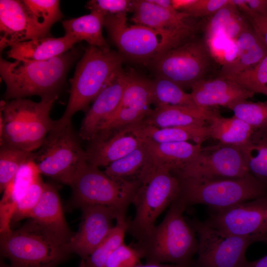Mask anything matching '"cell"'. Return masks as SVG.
<instances>
[{
    "instance_id": "obj_1",
    "label": "cell",
    "mask_w": 267,
    "mask_h": 267,
    "mask_svg": "<svg viewBox=\"0 0 267 267\" xmlns=\"http://www.w3.org/2000/svg\"><path fill=\"white\" fill-rule=\"evenodd\" d=\"M186 208L178 196L162 222L131 245L145 263L192 265L198 242L194 229L183 216Z\"/></svg>"
},
{
    "instance_id": "obj_2",
    "label": "cell",
    "mask_w": 267,
    "mask_h": 267,
    "mask_svg": "<svg viewBox=\"0 0 267 267\" xmlns=\"http://www.w3.org/2000/svg\"><path fill=\"white\" fill-rule=\"evenodd\" d=\"M80 55L72 48L52 59L37 62L0 59V74L6 86L5 100L26 98L33 95L41 98L58 96L67 72Z\"/></svg>"
},
{
    "instance_id": "obj_3",
    "label": "cell",
    "mask_w": 267,
    "mask_h": 267,
    "mask_svg": "<svg viewBox=\"0 0 267 267\" xmlns=\"http://www.w3.org/2000/svg\"><path fill=\"white\" fill-rule=\"evenodd\" d=\"M58 96L39 102L27 98L0 101V144L29 152L39 148L54 127L50 111Z\"/></svg>"
},
{
    "instance_id": "obj_4",
    "label": "cell",
    "mask_w": 267,
    "mask_h": 267,
    "mask_svg": "<svg viewBox=\"0 0 267 267\" xmlns=\"http://www.w3.org/2000/svg\"><path fill=\"white\" fill-rule=\"evenodd\" d=\"M126 13L105 15L104 27L123 58L150 65L167 50L194 36L197 29L163 31L127 24Z\"/></svg>"
},
{
    "instance_id": "obj_5",
    "label": "cell",
    "mask_w": 267,
    "mask_h": 267,
    "mask_svg": "<svg viewBox=\"0 0 267 267\" xmlns=\"http://www.w3.org/2000/svg\"><path fill=\"white\" fill-rule=\"evenodd\" d=\"M123 57L109 49L89 46L78 61L73 77L68 104L61 117L56 120L60 126L71 123L72 116L87 111L111 79L121 69Z\"/></svg>"
},
{
    "instance_id": "obj_6",
    "label": "cell",
    "mask_w": 267,
    "mask_h": 267,
    "mask_svg": "<svg viewBox=\"0 0 267 267\" xmlns=\"http://www.w3.org/2000/svg\"><path fill=\"white\" fill-rule=\"evenodd\" d=\"M66 245L31 219L17 229L0 233V253L11 267H56L69 254Z\"/></svg>"
},
{
    "instance_id": "obj_7",
    "label": "cell",
    "mask_w": 267,
    "mask_h": 267,
    "mask_svg": "<svg viewBox=\"0 0 267 267\" xmlns=\"http://www.w3.org/2000/svg\"><path fill=\"white\" fill-rule=\"evenodd\" d=\"M179 180L178 197L187 208L203 204L210 209H223L267 194V185L250 173L237 178Z\"/></svg>"
},
{
    "instance_id": "obj_8",
    "label": "cell",
    "mask_w": 267,
    "mask_h": 267,
    "mask_svg": "<svg viewBox=\"0 0 267 267\" xmlns=\"http://www.w3.org/2000/svg\"><path fill=\"white\" fill-rule=\"evenodd\" d=\"M140 184L137 181L114 180L85 159L79 164L69 185L72 190V205L80 208L88 205L107 206L126 217Z\"/></svg>"
},
{
    "instance_id": "obj_9",
    "label": "cell",
    "mask_w": 267,
    "mask_h": 267,
    "mask_svg": "<svg viewBox=\"0 0 267 267\" xmlns=\"http://www.w3.org/2000/svg\"><path fill=\"white\" fill-rule=\"evenodd\" d=\"M179 179L170 171L153 169L141 181L132 204L134 219L128 221L127 232L138 240L155 225L159 215L178 196Z\"/></svg>"
},
{
    "instance_id": "obj_10",
    "label": "cell",
    "mask_w": 267,
    "mask_h": 267,
    "mask_svg": "<svg viewBox=\"0 0 267 267\" xmlns=\"http://www.w3.org/2000/svg\"><path fill=\"white\" fill-rule=\"evenodd\" d=\"M216 63L204 38L193 36L165 51L150 65L156 76L168 79L183 89L209 79Z\"/></svg>"
},
{
    "instance_id": "obj_11",
    "label": "cell",
    "mask_w": 267,
    "mask_h": 267,
    "mask_svg": "<svg viewBox=\"0 0 267 267\" xmlns=\"http://www.w3.org/2000/svg\"><path fill=\"white\" fill-rule=\"evenodd\" d=\"M33 154L41 175L68 185L80 162L87 159L71 123L60 126L56 120L54 127Z\"/></svg>"
},
{
    "instance_id": "obj_12",
    "label": "cell",
    "mask_w": 267,
    "mask_h": 267,
    "mask_svg": "<svg viewBox=\"0 0 267 267\" xmlns=\"http://www.w3.org/2000/svg\"><path fill=\"white\" fill-rule=\"evenodd\" d=\"M188 222L198 242L197 257L191 267H240L247 260L250 241L222 232L196 217Z\"/></svg>"
},
{
    "instance_id": "obj_13",
    "label": "cell",
    "mask_w": 267,
    "mask_h": 267,
    "mask_svg": "<svg viewBox=\"0 0 267 267\" xmlns=\"http://www.w3.org/2000/svg\"><path fill=\"white\" fill-rule=\"evenodd\" d=\"M222 232L267 244V194L234 206L209 209L204 221Z\"/></svg>"
},
{
    "instance_id": "obj_14",
    "label": "cell",
    "mask_w": 267,
    "mask_h": 267,
    "mask_svg": "<svg viewBox=\"0 0 267 267\" xmlns=\"http://www.w3.org/2000/svg\"><path fill=\"white\" fill-rule=\"evenodd\" d=\"M248 173L239 147L219 143L202 147L192 161L173 174L178 179H218L241 178Z\"/></svg>"
},
{
    "instance_id": "obj_15",
    "label": "cell",
    "mask_w": 267,
    "mask_h": 267,
    "mask_svg": "<svg viewBox=\"0 0 267 267\" xmlns=\"http://www.w3.org/2000/svg\"><path fill=\"white\" fill-rule=\"evenodd\" d=\"M151 104V80L133 72L127 73L120 104L112 117L100 128L96 135L107 134L139 125L152 110Z\"/></svg>"
},
{
    "instance_id": "obj_16",
    "label": "cell",
    "mask_w": 267,
    "mask_h": 267,
    "mask_svg": "<svg viewBox=\"0 0 267 267\" xmlns=\"http://www.w3.org/2000/svg\"><path fill=\"white\" fill-rule=\"evenodd\" d=\"M82 222L78 232L66 245L69 254L76 253L85 260L105 239L114 225V220L122 216L114 208L105 205L81 208Z\"/></svg>"
},
{
    "instance_id": "obj_17",
    "label": "cell",
    "mask_w": 267,
    "mask_h": 267,
    "mask_svg": "<svg viewBox=\"0 0 267 267\" xmlns=\"http://www.w3.org/2000/svg\"><path fill=\"white\" fill-rule=\"evenodd\" d=\"M126 80L127 73L121 69L100 91L82 121L80 138L89 141L112 117L120 104Z\"/></svg>"
},
{
    "instance_id": "obj_18",
    "label": "cell",
    "mask_w": 267,
    "mask_h": 267,
    "mask_svg": "<svg viewBox=\"0 0 267 267\" xmlns=\"http://www.w3.org/2000/svg\"><path fill=\"white\" fill-rule=\"evenodd\" d=\"M0 51L16 43L48 37L27 12L22 0H0Z\"/></svg>"
},
{
    "instance_id": "obj_19",
    "label": "cell",
    "mask_w": 267,
    "mask_h": 267,
    "mask_svg": "<svg viewBox=\"0 0 267 267\" xmlns=\"http://www.w3.org/2000/svg\"><path fill=\"white\" fill-rule=\"evenodd\" d=\"M142 138L132 128L107 134H97L85 150L87 162L95 167H107L142 144Z\"/></svg>"
},
{
    "instance_id": "obj_20",
    "label": "cell",
    "mask_w": 267,
    "mask_h": 267,
    "mask_svg": "<svg viewBox=\"0 0 267 267\" xmlns=\"http://www.w3.org/2000/svg\"><path fill=\"white\" fill-rule=\"evenodd\" d=\"M193 99L202 109L230 105L253 96L254 93L229 79L216 77L200 81L191 87Z\"/></svg>"
},
{
    "instance_id": "obj_21",
    "label": "cell",
    "mask_w": 267,
    "mask_h": 267,
    "mask_svg": "<svg viewBox=\"0 0 267 267\" xmlns=\"http://www.w3.org/2000/svg\"><path fill=\"white\" fill-rule=\"evenodd\" d=\"M133 4L132 20L135 24L163 31L199 29L198 24L187 22L191 17L185 13L162 8L148 0H134Z\"/></svg>"
},
{
    "instance_id": "obj_22",
    "label": "cell",
    "mask_w": 267,
    "mask_h": 267,
    "mask_svg": "<svg viewBox=\"0 0 267 267\" xmlns=\"http://www.w3.org/2000/svg\"><path fill=\"white\" fill-rule=\"evenodd\" d=\"M150 156L152 169H161L174 174L192 161L202 144L189 142L159 143L142 138Z\"/></svg>"
},
{
    "instance_id": "obj_23",
    "label": "cell",
    "mask_w": 267,
    "mask_h": 267,
    "mask_svg": "<svg viewBox=\"0 0 267 267\" xmlns=\"http://www.w3.org/2000/svg\"><path fill=\"white\" fill-rule=\"evenodd\" d=\"M31 219L66 243L73 235L66 222L56 188L45 183L41 198L32 212Z\"/></svg>"
},
{
    "instance_id": "obj_24",
    "label": "cell",
    "mask_w": 267,
    "mask_h": 267,
    "mask_svg": "<svg viewBox=\"0 0 267 267\" xmlns=\"http://www.w3.org/2000/svg\"><path fill=\"white\" fill-rule=\"evenodd\" d=\"M77 43L65 35L59 38L48 36L16 43L9 47L6 54L9 58L17 60L43 61L66 53Z\"/></svg>"
},
{
    "instance_id": "obj_25",
    "label": "cell",
    "mask_w": 267,
    "mask_h": 267,
    "mask_svg": "<svg viewBox=\"0 0 267 267\" xmlns=\"http://www.w3.org/2000/svg\"><path fill=\"white\" fill-rule=\"evenodd\" d=\"M34 157V154H33ZM41 177L33 158L25 163L3 191L0 202V232L8 231L17 203Z\"/></svg>"
},
{
    "instance_id": "obj_26",
    "label": "cell",
    "mask_w": 267,
    "mask_h": 267,
    "mask_svg": "<svg viewBox=\"0 0 267 267\" xmlns=\"http://www.w3.org/2000/svg\"><path fill=\"white\" fill-rule=\"evenodd\" d=\"M213 111L178 105L155 107L140 125L159 128L206 125Z\"/></svg>"
},
{
    "instance_id": "obj_27",
    "label": "cell",
    "mask_w": 267,
    "mask_h": 267,
    "mask_svg": "<svg viewBox=\"0 0 267 267\" xmlns=\"http://www.w3.org/2000/svg\"><path fill=\"white\" fill-rule=\"evenodd\" d=\"M237 55L232 61L222 66L217 77L236 74L249 69L267 56V45L251 26L236 40Z\"/></svg>"
},
{
    "instance_id": "obj_28",
    "label": "cell",
    "mask_w": 267,
    "mask_h": 267,
    "mask_svg": "<svg viewBox=\"0 0 267 267\" xmlns=\"http://www.w3.org/2000/svg\"><path fill=\"white\" fill-rule=\"evenodd\" d=\"M198 25L205 39L222 35L233 40L251 26L231 0L213 15L203 18Z\"/></svg>"
},
{
    "instance_id": "obj_29",
    "label": "cell",
    "mask_w": 267,
    "mask_h": 267,
    "mask_svg": "<svg viewBox=\"0 0 267 267\" xmlns=\"http://www.w3.org/2000/svg\"><path fill=\"white\" fill-rule=\"evenodd\" d=\"M104 17L100 12L91 11L88 14L64 20L62 25L64 35L78 43L85 41L90 46L109 49L102 35Z\"/></svg>"
},
{
    "instance_id": "obj_30",
    "label": "cell",
    "mask_w": 267,
    "mask_h": 267,
    "mask_svg": "<svg viewBox=\"0 0 267 267\" xmlns=\"http://www.w3.org/2000/svg\"><path fill=\"white\" fill-rule=\"evenodd\" d=\"M152 169L150 156L142 142L129 154L106 167L103 172L116 180L140 183Z\"/></svg>"
},
{
    "instance_id": "obj_31",
    "label": "cell",
    "mask_w": 267,
    "mask_h": 267,
    "mask_svg": "<svg viewBox=\"0 0 267 267\" xmlns=\"http://www.w3.org/2000/svg\"><path fill=\"white\" fill-rule=\"evenodd\" d=\"M132 129L133 132L139 137L159 143L188 142L192 140L196 144H202L210 138L207 125L165 128L140 125Z\"/></svg>"
},
{
    "instance_id": "obj_32",
    "label": "cell",
    "mask_w": 267,
    "mask_h": 267,
    "mask_svg": "<svg viewBox=\"0 0 267 267\" xmlns=\"http://www.w3.org/2000/svg\"><path fill=\"white\" fill-rule=\"evenodd\" d=\"M209 137L219 143L239 147L249 139L254 130L233 116L225 118L213 110L207 120Z\"/></svg>"
},
{
    "instance_id": "obj_33",
    "label": "cell",
    "mask_w": 267,
    "mask_h": 267,
    "mask_svg": "<svg viewBox=\"0 0 267 267\" xmlns=\"http://www.w3.org/2000/svg\"><path fill=\"white\" fill-rule=\"evenodd\" d=\"M239 147L249 172L267 185V127L254 130Z\"/></svg>"
},
{
    "instance_id": "obj_34",
    "label": "cell",
    "mask_w": 267,
    "mask_h": 267,
    "mask_svg": "<svg viewBox=\"0 0 267 267\" xmlns=\"http://www.w3.org/2000/svg\"><path fill=\"white\" fill-rule=\"evenodd\" d=\"M151 99L155 107L178 105L200 108L190 93L185 92L175 83L158 76L151 80Z\"/></svg>"
},
{
    "instance_id": "obj_35",
    "label": "cell",
    "mask_w": 267,
    "mask_h": 267,
    "mask_svg": "<svg viewBox=\"0 0 267 267\" xmlns=\"http://www.w3.org/2000/svg\"><path fill=\"white\" fill-rule=\"evenodd\" d=\"M116 221V224L107 236L85 260V267H105L111 255L124 243L128 220L126 218H119Z\"/></svg>"
},
{
    "instance_id": "obj_36",
    "label": "cell",
    "mask_w": 267,
    "mask_h": 267,
    "mask_svg": "<svg viewBox=\"0 0 267 267\" xmlns=\"http://www.w3.org/2000/svg\"><path fill=\"white\" fill-rule=\"evenodd\" d=\"M35 24L49 34L51 26L63 17L58 0H22Z\"/></svg>"
},
{
    "instance_id": "obj_37",
    "label": "cell",
    "mask_w": 267,
    "mask_h": 267,
    "mask_svg": "<svg viewBox=\"0 0 267 267\" xmlns=\"http://www.w3.org/2000/svg\"><path fill=\"white\" fill-rule=\"evenodd\" d=\"M34 152L14 147L0 145V191L3 192L13 179L20 168L33 158Z\"/></svg>"
},
{
    "instance_id": "obj_38",
    "label": "cell",
    "mask_w": 267,
    "mask_h": 267,
    "mask_svg": "<svg viewBox=\"0 0 267 267\" xmlns=\"http://www.w3.org/2000/svg\"><path fill=\"white\" fill-rule=\"evenodd\" d=\"M221 78L233 81L254 93L266 95L267 89V56L249 69Z\"/></svg>"
},
{
    "instance_id": "obj_39",
    "label": "cell",
    "mask_w": 267,
    "mask_h": 267,
    "mask_svg": "<svg viewBox=\"0 0 267 267\" xmlns=\"http://www.w3.org/2000/svg\"><path fill=\"white\" fill-rule=\"evenodd\" d=\"M228 108L233 111L234 116L254 130L267 127V102L242 100L230 105Z\"/></svg>"
},
{
    "instance_id": "obj_40",
    "label": "cell",
    "mask_w": 267,
    "mask_h": 267,
    "mask_svg": "<svg viewBox=\"0 0 267 267\" xmlns=\"http://www.w3.org/2000/svg\"><path fill=\"white\" fill-rule=\"evenodd\" d=\"M173 7L185 13L191 17H209L223 6L230 0H171Z\"/></svg>"
},
{
    "instance_id": "obj_41",
    "label": "cell",
    "mask_w": 267,
    "mask_h": 267,
    "mask_svg": "<svg viewBox=\"0 0 267 267\" xmlns=\"http://www.w3.org/2000/svg\"><path fill=\"white\" fill-rule=\"evenodd\" d=\"M204 39L212 57L222 66L232 61L236 57L238 48L236 40L222 35Z\"/></svg>"
},
{
    "instance_id": "obj_42",
    "label": "cell",
    "mask_w": 267,
    "mask_h": 267,
    "mask_svg": "<svg viewBox=\"0 0 267 267\" xmlns=\"http://www.w3.org/2000/svg\"><path fill=\"white\" fill-rule=\"evenodd\" d=\"M44 185L45 183L40 177L30 186L25 195L17 203L11 222H16L25 218H29L32 212L41 198Z\"/></svg>"
},
{
    "instance_id": "obj_43",
    "label": "cell",
    "mask_w": 267,
    "mask_h": 267,
    "mask_svg": "<svg viewBox=\"0 0 267 267\" xmlns=\"http://www.w3.org/2000/svg\"><path fill=\"white\" fill-rule=\"evenodd\" d=\"M141 259L138 250L124 243L111 255L105 267H134L141 263Z\"/></svg>"
},
{
    "instance_id": "obj_44",
    "label": "cell",
    "mask_w": 267,
    "mask_h": 267,
    "mask_svg": "<svg viewBox=\"0 0 267 267\" xmlns=\"http://www.w3.org/2000/svg\"><path fill=\"white\" fill-rule=\"evenodd\" d=\"M85 7L90 11H98L105 16L133 11V0H90Z\"/></svg>"
},
{
    "instance_id": "obj_45",
    "label": "cell",
    "mask_w": 267,
    "mask_h": 267,
    "mask_svg": "<svg viewBox=\"0 0 267 267\" xmlns=\"http://www.w3.org/2000/svg\"><path fill=\"white\" fill-rule=\"evenodd\" d=\"M232 1L267 45V15L254 12L249 8L245 0H232Z\"/></svg>"
},
{
    "instance_id": "obj_46",
    "label": "cell",
    "mask_w": 267,
    "mask_h": 267,
    "mask_svg": "<svg viewBox=\"0 0 267 267\" xmlns=\"http://www.w3.org/2000/svg\"><path fill=\"white\" fill-rule=\"evenodd\" d=\"M249 8L254 12L267 15V0H245Z\"/></svg>"
},
{
    "instance_id": "obj_47",
    "label": "cell",
    "mask_w": 267,
    "mask_h": 267,
    "mask_svg": "<svg viewBox=\"0 0 267 267\" xmlns=\"http://www.w3.org/2000/svg\"><path fill=\"white\" fill-rule=\"evenodd\" d=\"M240 267H267V255L254 261L246 260Z\"/></svg>"
},
{
    "instance_id": "obj_48",
    "label": "cell",
    "mask_w": 267,
    "mask_h": 267,
    "mask_svg": "<svg viewBox=\"0 0 267 267\" xmlns=\"http://www.w3.org/2000/svg\"><path fill=\"white\" fill-rule=\"evenodd\" d=\"M191 265L145 263V264L141 263L134 267H191Z\"/></svg>"
},
{
    "instance_id": "obj_49",
    "label": "cell",
    "mask_w": 267,
    "mask_h": 267,
    "mask_svg": "<svg viewBox=\"0 0 267 267\" xmlns=\"http://www.w3.org/2000/svg\"><path fill=\"white\" fill-rule=\"evenodd\" d=\"M150 2L162 8L168 10L175 9L172 4L171 0H148Z\"/></svg>"
},
{
    "instance_id": "obj_50",
    "label": "cell",
    "mask_w": 267,
    "mask_h": 267,
    "mask_svg": "<svg viewBox=\"0 0 267 267\" xmlns=\"http://www.w3.org/2000/svg\"><path fill=\"white\" fill-rule=\"evenodd\" d=\"M79 267H85V260H82Z\"/></svg>"
},
{
    "instance_id": "obj_51",
    "label": "cell",
    "mask_w": 267,
    "mask_h": 267,
    "mask_svg": "<svg viewBox=\"0 0 267 267\" xmlns=\"http://www.w3.org/2000/svg\"><path fill=\"white\" fill-rule=\"evenodd\" d=\"M0 267H11V266H7L6 265L4 264L3 263L1 262L0 263Z\"/></svg>"
},
{
    "instance_id": "obj_52",
    "label": "cell",
    "mask_w": 267,
    "mask_h": 267,
    "mask_svg": "<svg viewBox=\"0 0 267 267\" xmlns=\"http://www.w3.org/2000/svg\"><path fill=\"white\" fill-rule=\"evenodd\" d=\"M266 95H267V92H266Z\"/></svg>"
}]
</instances>
